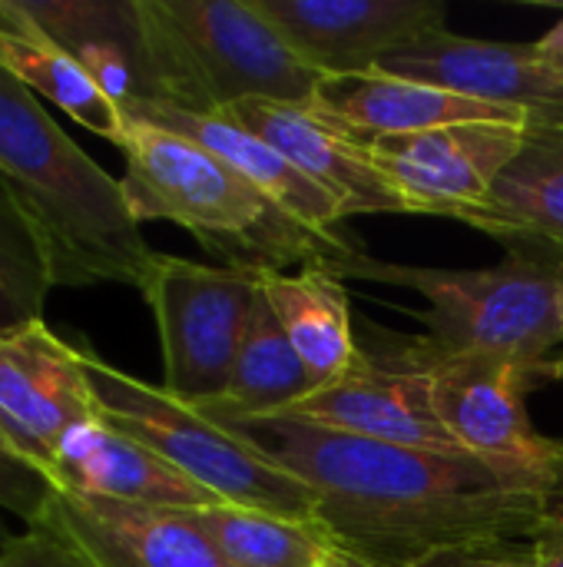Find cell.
Wrapping results in <instances>:
<instances>
[{
	"label": "cell",
	"mask_w": 563,
	"mask_h": 567,
	"mask_svg": "<svg viewBox=\"0 0 563 567\" xmlns=\"http://www.w3.org/2000/svg\"><path fill=\"white\" fill-rule=\"evenodd\" d=\"M262 458L305 482L332 538L385 567L475 548L534 542L548 495L508 482L468 455L368 442L282 415L206 412Z\"/></svg>",
	"instance_id": "1"
},
{
	"label": "cell",
	"mask_w": 563,
	"mask_h": 567,
	"mask_svg": "<svg viewBox=\"0 0 563 567\" xmlns=\"http://www.w3.org/2000/svg\"><path fill=\"white\" fill-rule=\"evenodd\" d=\"M0 179L37 229L53 286L143 289L156 252L119 179L96 166L7 70H0Z\"/></svg>",
	"instance_id": "2"
},
{
	"label": "cell",
	"mask_w": 563,
	"mask_h": 567,
	"mask_svg": "<svg viewBox=\"0 0 563 567\" xmlns=\"http://www.w3.org/2000/svg\"><path fill=\"white\" fill-rule=\"evenodd\" d=\"M119 150L126 156L119 186L133 219L139 226L163 219L189 229L222 266L252 272L335 269L362 252L345 236L302 226L226 159L169 130L126 116Z\"/></svg>",
	"instance_id": "3"
},
{
	"label": "cell",
	"mask_w": 563,
	"mask_h": 567,
	"mask_svg": "<svg viewBox=\"0 0 563 567\" xmlns=\"http://www.w3.org/2000/svg\"><path fill=\"white\" fill-rule=\"evenodd\" d=\"M153 103L222 113L246 100L309 106L325 80L285 43L256 0H136Z\"/></svg>",
	"instance_id": "4"
},
{
	"label": "cell",
	"mask_w": 563,
	"mask_h": 567,
	"mask_svg": "<svg viewBox=\"0 0 563 567\" xmlns=\"http://www.w3.org/2000/svg\"><path fill=\"white\" fill-rule=\"evenodd\" d=\"M338 279L405 286L428 302L431 342L445 352L491 355L521 365L538 389L561 339L563 256L548 249H511L491 269H438L382 262L365 252L332 269Z\"/></svg>",
	"instance_id": "5"
},
{
	"label": "cell",
	"mask_w": 563,
	"mask_h": 567,
	"mask_svg": "<svg viewBox=\"0 0 563 567\" xmlns=\"http://www.w3.org/2000/svg\"><path fill=\"white\" fill-rule=\"evenodd\" d=\"M80 359L103 425L143 442L222 505L289 522H322L315 492L262 458L249 442L179 402L163 385H146L86 349H80Z\"/></svg>",
	"instance_id": "6"
},
{
	"label": "cell",
	"mask_w": 563,
	"mask_h": 567,
	"mask_svg": "<svg viewBox=\"0 0 563 567\" xmlns=\"http://www.w3.org/2000/svg\"><path fill=\"white\" fill-rule=\"evenodd\" d=\"M368 355L421 379L428 402L458 449L508 482L551 495L563 475V442L541 435L524 409L538 382L514 362L445 352L431 339H392Z\"/></svg>",
	"instance_id": "7"
},
{
	"label": "cell",
	"mask_w": 563,
	"mask_h": 567,
	"mask_svg": "<svg viewBox=\"0 0 563 567\" xmlns=\"http://www.w3.org/2000/svg\"><path fill=\"white\" fill-rule=\"evenodd\" d=\"M163 346V389L186 405L219 402L249 332L259 272L156 252L143 282Z\"/></svg>",
	"instance_id": "8"
},
{
	"label": "cell",
	"mask_w": 563,
	"mask_h": 567,
	"mask_svg": "<svg viewBox=\"0 0 563 567\" xmlns=\"http://www.w3.org/2000/svg\"><path fill=\"white\" fill-rule=\"evenodd\" d=\"M524 133L528 126L514 123H461L365 146L415 216H451L471 226Z\"/></svg>",
	"instance_id": "9"
},
{
	"label": "cell",
	"mask_w": 563,
	"mask_h": 567,
	"mask_svg": "<svg viewBox=\"0 0 563 567\" xmlns=\"http://www.w3.org/2000/svg\"><path fill=\"white\" fill-rule=\"evenodd\" d=\"M96 419L80 349L43 319L0 336V435L50 478L63 439Z\"/></svg>",
	"instance_id": "10"
},
{
	"label": "cell",
	"mask_w": 563,
	"mask_h": 567,
	"mask_svg": "<svg viewBox=\"0 0 563 567\" xmlns=\"http://www.w3.org/2000/svg\"><path fill=\"white\" fill-rule=\"evenodd\" d=\"M375 73L438 86L508 110H524L531 126L563 130V76L548 66L538 43L471 40L445 27L388 53Z\"/></svg>",
	"instance_id": "11"
},
{
	"label": "cell",
	"mask_w": 563,
	"mask_h": 567,
	"mask_svg": "<svg viewBox=\"0 0 563 567\" xmlns=\"http://www.w3.org/2000/svg\"><path fill=\"white\" fill-rule=\"evenodd\" d=\"M319 76L372 73L388 53L445 30L438 0H256Z\"/></svg>",
	"instance_id": "12"
},
{
	"label": "cell",
	"mask_w": 563,
	"mask_h": 567,
	"mask_svg": "<svg viewBox=\"0 0 563 567\" xmlns=\"http://www.w3.org/2000/svg\"><path fill=\"white\" fill-rule=\"evenodd\" d=\"M282 419L368 442L405 445L438 455H465L438 422L421 379L408 369L368 355L365 349L348 372L312 389L305 399L289 405Z\"/></svg>",
	"instance_id": "13"
},
{
	"label": "cell",
	"mask_w": 563,
	"mask_h": 567,
	"mask_svg": "<svg viewBox=\"0 0 563 567\" xmlns=\"http://www.w3.org/2000/svg\"><path fill=\"white\" fill-rule=\"evenodd\" d=\"M219 116L232 120L236 126L275 146L299 173H305L315 186L335 196L345 216L411 213V206L395 193V186L375 166L368 146L332 130L305 106L275 103V100H246L222 110Z\"/></svg>",
	"instance_id": "14"
},
{
	"label": "cell",
	"mask_w": 563,
	"mask_h": 567,
	"mask_svg": "<svg viewBox=\"0 0 563 567\" xmlns=\"http://www.w3.org/2000/svg\"><path fill=\"white\" fill-rule=\"evenodd\" d=\"M305 110L358 143L411 136V133H428L461 123L531 126V116L524 110L468 100L438 86L385 76L375 70L358 76H325L315 86V96Z\"/></svg>",
	"instance_id": "15"
},
{
	"label": "cell",
	"mask_w": 563,
	"mask_h": 567,
	"mask_svg": "<svg viewBox=\"0 0 563 567\" xmlns=\"http://www.w3.org/2000/svg\"><path fill=\"white\" fill-rule=\"evenodd\" d=\"M100 567H229L189 512L60 492L46 512Z\"/></svg>",
	"instance_id": "16"
},
{
	"label": "cell",
	"mask_w": 563,
	"mask_h": 567,
	"mask_svg": "<svg viewBox=\"0 0 563 567\" xmlns=\"http://www.w3.org/2000/svg\"><path fill=\"white\" fill-rule=\"evenodd\" d=\"M50 482L60 492L143 505V508L202 512L222 505L212 492L196 485L163 455L103 425L100 419L73 429L63 439L56 462L50 468Z\"/></svg>",
	"instance_id": "17"
},
{
	"label": "cell",
	"mask_w": 563,
	"mask_h": 567,
	"mask_svg": "<svg viewBox=\"0 0 563 567\" xmlns=\"http://www.w3.org/2000/svg\"><path fill=\"white\" fill-rule=\"evenodd\" d=\"M20 3L40 23V30L53 43H60L123 113L156 100L136 0H20Z\"/></svg>",
	"instance_id": "18"
},
{
	"label": "cell",
	"mask_w": 563,
	"mask_h": 567,
	"mask_svg": "<svg viewBox=\"0 0 563 567\" xmlns=\"http://www.w3.org/2000/svg\"><path fill=\"white\" fill-rule=\"evenodd\" d=\"M126 116L153 123L159 130H169L183 140H192L196 146L226 159L236 173H242L252 186H259L279 209H285L302 226H309L322 236H342L338 223L348 219L342 203L335 196H329L322 186H315L305 173H299L275 146H269L256 133L236 126L232 120H226L219 113H212V116L186 113V110H176L166 103H139Z\"/></svg>",
	"instance_id": "19"
},
{
	"label": "cell",
	"mask_w": 563,
	"mask_h": 567,
	"mask_svg": "<svg viewBox=\"0 0 563 567\" xmlns=\"http://www.w3.org/2000/svg\"><path fill=\"white\" fill-rule=\"evenodd\" d=\"M475 229L508 249H548L563 256V130L528 126L518 156L501 169Z\"/></svg>",
	"instance_id": "20"
},
{
	"label": "cell",
	"mask_w": 563,
	"mask_h": 567,
	"mask_svg": "<svg viewBox=\"0 0 563 567\" xmlns=\"http://www.w3.org/2000/svg\"><path fill=\"white\" fill-rule=\"evenodd\" d=\"M259 286L315 389L355 365L362 342L355 339L352 299L332 269L309 266L295 272H259Z\"/></svg>",
	"instance_id": "21"
},
{
	"label": "cell",
	"mask_w": 563,
	"mask_h": 567,
	"mask_svg": "<svg viewBox=\"0 0 563 567\" xmlns=\"http://www.w3.org/2000/svg\"><path fill=\"white\" fill-rule=\"evenodd\" d=\"M0 70L20 80L33 96L66 110L80 126L110 140L116 150L126 133V113L86 76V70L53 43L20 0H0Z\"/></svg>",
	"instance_id": "22"
},
{
	"label": "cell",
	"mask_w": 563,
	"mask_h": 567,
	"mask_svg": "<svg viewBox=\"0 0 563 567\" xmlns=\"http://www.w3.org/2000/svg\"><path fill=\"white\" fill-rule=\"evenodd\" d=\"M312 389H315V382H312L309 369L295 355L282 322L275 319V312L259 286L249 332L242 339L226 395L219 402H206V405H192V409L222 412V415H249V419L282 415L289 405L305 399Z\"/></svg>",
	"instance_id": "23"
},
{
	"label": "cell",
	"mask_w": 563,
	"mask_h": 567,
	"mask_svg": "<svg viewBox=\"0 0 563 567\" xmlns=\"http://www.w3.org/2000/svg\"><path fill=\"white\" fill-rule=\"evenodd\" d=\"M189 518L229 567H322L335 545L322 522H289L236 505H212Z\"/></svg>",
	"instance_id": "24"
},
{
	"label": "cell",
	"mask_w": 563,
	"mask_h": 567,
	"mask_svg": "<svg viewBox=\"0 0 563 567\" xmlns=\"http://www.w3.org/2000/svg\"><path fill=\"white\" fill-rule=\"evenodd\" d=\"M50 289L43 243L0 179V336L40 322Z\"/></svg>",
	"instance_id": "25"
},
{
	"label": "cell",
	"mask_w": 563,
	"mask_h": 567,
	"mask_svg": "<svg viewBox=\"0 0 563 567\" xmlns=\"http://www.w3.org/2000/svg\"><path fill=\"white\" fill-rule=\"evenodd\" d=\"M0 567H100L46 515L0 548Z\"/></svg>",
	"instance_id": "26"
},
{
	"label": "cell",
	"mask_w": 563,
	"mask_h": 567,
	"mask_svg": "<svg viewBox=\"0 0 563 567\" xmlns=\"http://www.w3.org/2000/svg\"><path fill=\"white\" fill-rule=\"evenodd\" d=\"M53 495L56 485L27 458H20L0 435V508L17 515L30 528L43 518Z\"/></svg>",
	"instance_id": "27"
},
{
	"label": "cell",
	"mask_w": 563,
	"mask_h": 567,
	"mask_svg": "<svg viewBox=\"0 0 563 567\" xmlns=\"http://www.w3.org/2000/svg\"><path fill=\"white\" fill-rule=\"evenodd\" d=\"M415 567H541L531 542H508V545H475L425 558Z\"/></svg>",
	"instance_id": "28"
},
{
	"label": "cell",
	"mask_w": 563,
	"mask_h": 567,
	"mask_svg": "<svg viewBox=\"0 0 563 567\" xmlns=\"http://www.w3.org/2000/svg\"><path fill=\"white\" fill-rule=\"evenodd\" d=\"M534 551L541 567H563V512H548L538 535H534Z\"/></svg>",
	"instance_id": "29"
},
{
	"label": "cell",
	"mask_w": 563,
	"mask_h": 567,
	"mask_svg": "<svg viewBox=\"0 0 563 567\" xmlns=\"http://www.w3.org/2000/svg\"><path fill=\"white\" fill-rule=\"evenodd\" d=\"M538 47H541V56L548 60V66L563 76V20L557 27H551L541 40H538Z\"/></svg>",
	"instance_id": "30"
},
{
	"label": "cell",
	"mask_w": 563,
	"mask_h": 567,
	"mask_svg": "<svg viewBox=\"0 0 563 567\" xmlns=\"http://www.w3.org/2000/svg\"><path fill=\"white\" fill-rule=\"evenodd\" d=\"M322 567H385L378 565V561H372V558H365V555H358V551H348V548H342L338 542L329 548V555H325V561Z\"/></svg>",
	"instance_id": "31"
},
{
	"label": "cell",
	"mask_w": 563,
	"mask_h": 567,
	"mask_svg": "<svg viewBox=\"0 0 563 567\" xmlns=\"http://www.w3.org/2000/svg\"><path fill=\"white\" fill-rule=\"evenodd\" d=\"M544 379H548V382H557V379H563V299H561V339H557L554 355H551V359H548V365H544Z\"/></svg>",
	"instance_id": "32"
},
{
	"label": "cell",
	"mask_w": 563,
	"mask_h": 567,
	"mask_svg": "<svg viewBox=\"0 0 563 567\" xmlns=\"http://www.w3.org/2000/svg\"><path fill=\"white\" fill-rule=\"evenodd\" d=\"M548 512H563V475L557 478V485L548 495Z\"/></svg>",
	"instance_id": "33"
},
{
	"label": "cell",
	"mask_w": 563,
	"mask_h": 567,
	"mask_svg": "<svg viewBox=\"0 0 563 567\" xmlns=\"http://www.w3.org/2000/svg\"><path fill=\"white\" fill-rule=\"evenodd\" d=\"M0 532H3V528H0ZM7 542H10V535H0V548H3Z\"/></svg>",
	"instance_id": "34"
}]
</instances>
